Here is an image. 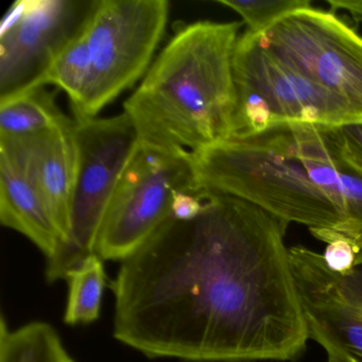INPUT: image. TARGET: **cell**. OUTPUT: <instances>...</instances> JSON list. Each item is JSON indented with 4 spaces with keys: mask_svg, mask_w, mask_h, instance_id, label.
I'll list each match as a JSON object with an SVG mask.
<instances>
[{
    "mask_svg": "<svg viewBox=\"0 0 362 362\" xmlns=\"http://www.w3.org/2000/svg\"><path fill=\"white\" fill-rule=\"evenodd\" d=\"M288 222L205 190L190 221L170 218L122 262L114 337L150 358L293 361L309 339L285 235Z\"/></svg>",
    "mask_w": 362,
    "mask_h": 362,
    "instance_id": "1",
    "label": "cell"
},
{
    "mask_svg": "<svg viewBox=\"0 0 362 362\" xmlns=\"http://www.w3.org/2000/svg\"><path fill=\"white\" fill-rule=\"evenodd\" d=\"M240 28L238 22L199 21L175 31L124 105L139 141L196 152L232 139Z\"/></svg>",
    "mask_w": 362,
    "mask_h": 362,
    "instance_id": "2",
    "label": "cell"
},
{
    "mask_svg": "<svg viewBox=\"0 0 362 362\" xmlns=\"http://www.w3.org/2000/svg\"><path fill=\"white\" fill-rule=\"evenodd\" d=\"M190 158L199 189L237 197L288 223L336 230L351 240L346 218L298 156L290 122L190 152Z\"/></svg>",
    "mask_w": 362,
    "mask_h": 362,
    "instance_id": "3",
    "label": "cell"
},
{
    "mask_svg": "<svg viewBox=\"0 0 362 362\" xmlns=\"http://www.w3.org/2000/svg\"><path fill=\"white\" fill-rule=\"evenodd\" d=\"M167 0H94L67 48L81 69L76 120L96 118L127 88L145 77L166 30Z\"/></svg>",
    "mask_w": 362,
    "mask_h": 362,
    "instance_id": "4",
    "label": "cell"
},
{
    "mask_svg": "<svg viewBox=\"0 0 362 362\" xmlns=\"http://www.w3.org/2000/svg\"><path fill=\"white\" fill-rule=\"evenodd\" d=\"M76 175L66 241L47 260L49 283L66 279L95 253L97 236L116 187L139 143L127 114L76 120Z\"/></svg>",
    "mask_w": 362,
    "mask_h": 362,
    "instance_id": "5",
    "label": "cell"
},
{
    "mask_svg": "<svg viewBox=\"0 0 362 362\" xmlns=\"http://www.w3.org/2000/svg\"><path fill=\"white\" fill-rule=\"evenodd\" d=\"M233 77L236 112L232 139L287 122L340 126L362 122L338 97L267 52L250 31L237 41Z\"/></svg>",
    "mask_w": 362,
    "mask_h": 362,
    "instance_id": "6",
    "label": "cell"
},
{
    "mask_svg": "<svg viewBox=\"0 0 362 362\" xmlns=\"http://www.w3.org/2000/svg\"><path fill=\"white\" fill-rule=\"evenodd\" d=\"M197 190L189 152L139 141L105 211L95 253L124 262L170 219L175 192Z\"/></svg>",
    "mask_w": 362,
    "mask_h": 362,
    "instance_id": "7",
    "label": "cell"
},
{
    "mask_svg": "<svg viewBox=\"0 0 362 362\" xmlns=\"http://www.w3.org/2000/svg\"><path fill=\"white\" fill-rule=\"evenodd\" d=\"M253 35L267 52L362 119V37L332 12L296 10Z\"/></svg>",
    "mask_w": 362,
    "mask_h": 362,
    "instance_id": "8",
    "label": "cell"
},
{
    "mask_svg": "<svg viewBox=\"0 0 362 362\" xmlns=\"http://www.w3.org/2000/svg\"><path fill=\"white\" fill-rule=\"evenodd\" d=\"M94 0H18L0 23V100L43 86Z\"/></svg>",
    "mask_w": 362,
    "mask_h": 362,
    "instance_id": "9",
    "label": "cell"
},
{
    "mask_svg": "<svg viewBox=\"0 0 362 362\" xmlns=\"http://www.w3.org/2000/svg\"><path fill=\"white\" fill-rule=\"evenodd\" d=\"M292 274L308 328L328 360L362 362V258L346 273L328 269L322 254L289 249Z\"/></svg>",
    "mask_w": 362,
    "mask_h": 362,
    "instance_id": "10",
    "label": "cell"
},
{
    "mask_svg": "<svg viewBox=\"0 0 362 362\" xmlns=\"http://www.w3.org/2000/svg\"><path fill=\"white\" fill-rule=\"evenodd\" d=\"M74 124L75 119L66 128L21 139H0V158L33 185L58 224L64 243L69 232L75 184Z\"/></svg>",
    "mask_w": 362,
    "mask_h": 362,
    "instance_id": "11",
    "label": "cell"
},
{
    "mask_svg": "<svg viewBox=\"0 0 362 362\" xmlns=\"http://www.w3.org/2000/svg\"><path fill=\"white\" fill-rule=\"evenodd\" d=\"M0 221L21 233L50 259L64 243L58 224L30 183L0 158Z\"/></svg>",
    "mask_w": 362,
    "mask_h": 362,
    "instance_id": "12",
    "label": "cell"
},
{
    "mask_svg": "<svg viewBox=\"0 0 362 362\" xmlns=\"http://www.w3.org/2000/svg\"><path fill=\"white\" fill-rule=\"evenodd\" d=\"M45 86L0 100V139H21L73 124Z\"/></svg>",
    "mask_w": 362,
    "mask_h": 362,
    "instance_id": "13",
    "label": "cell"
},
{
    "mask_svg": "<svg viewBox=\"0 0 362 362\" xmlns=\"http://www.w3.org/2000/svg\"><path fill=\"white\" fill-rule=\"evenodd\" d=\"M0 362H75L54 327L31 322L10 329L5 317L0 324Z\"/></svg>",
    "mask_w": 362,
    "mask_h": 362,
    "instance_id": "14",
    "label": "cell"
},
{
    "mask_svg": "<svg viewBox=\"0 0 362 362\" xmlns=\"http://www.w3.org/2000/svg\"><path fill=\"white\" fill-rule=\"evenodd\" d=\"M66 279L69 298L64 313L65 323L75 326L96 321L100 313L107 281L103 258L98 254H92Z\"/></svg>",
    "mask_w": 362,
    "mask_h": 362,
    "instance_id": "15",
    "label": "cell"
},
{
    "mask_svg": "<svg viewBox=\"0 0 362 362\" xmlns=\"http://www.w3.org/2000/svg\"><path fill=\"white\" fill-rule=\"evenodd\" d=\"M217 4L237 12L252 33H260L290 12L311 8L309 0H217Z\"/></svg>",
    "mask_w": 362,
    "mask_h": 362,
    "instance_id": "16",
    "label": "cell"
},
{
    "mask_svg": "<svg viewBox=\"0 0 362 362\" xmlns=\"http://www.w3.org/2000/svg\"><path fill=\"white\" fill-rule=\"evenodd\" d=\"M310 233L327 243L322 257L328 269L336 273H346L356 266L359 249L347 237L332 230H313Z\"/></svg>",
    "mask_w": 362,
    "mask_h": 362,
    "instance_id": "17",
    "label": "cell"
},
{
    "mask_svg": "<svg viewBox=\"0 0 362 362\" xmlns=\"http://www.w3.org/2000/svg\"><path fill=\"white\" fill-rule=\"evenodd\" d=\"M320 128L340 156L362 173V122Z\"/></svg>",
    "mask_w": 362,
    "mask_h": 362,
    "instance_id": "18",
    "label": "cell"
},
{
    "mask_svg": "<svg viewBox=\"0 0 362 362\" xmlns=\"http://www.w3.org/2000/svg\"><path fill=\"white\" fill-rule=\"evenodd\" d=\"M204 197V189L175 192L171 205V218L179 221L194 220L202 211Z\"/></svg>",
    "mask_w": 362,
    "mask_h": 362,
    "instance_id": "19",
    "label": "cell"
},
{
    "mask_svg": "<svg viewBox=\"0 0 362 362\" xmlns=\"http://www.w3.org/2000/svg\"><path fill=\"white\" fill-rule=\"evenodd\" d=\"M330 11L338 10L349 12L356 23H362V0H326Z\"/></svg>",
    "mask_w": 362,
    "mask_h": 362,
    "instance_id": "20",
    "label": "cell"
},
{
    "mask_svg": "<svg viewBox=\"0 0 362 362\" xmlns=\"http://www.w3.org/2000/svg\"><path fill=\"white\" fill-rule=\"evenodd\" d=\"M328 362H341V361H334V360H328Z\"/></svg>",
    "mask_w": 362,
    "mask_h": 362,
    "instance_id": "21",
    "label": "cell"
}]
</instances>
